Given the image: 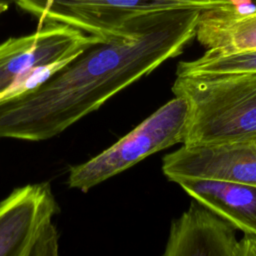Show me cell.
<instances>
[{
  "label": "cell",
  "instance_id": "6da1fadb",
  "mask_svg": "<svg viewBox=\"0 0 256 256\" xmlns=\"http://www.w3.org/2000/svg\"><path fill=\"white\" fill-rule=\"evenodd\" d=\"M203 9L141 13L99 38L41 84L0 98V139L41 141L100 108L123 89L182 53Z\"/></svg>",
  "mask_w": 256,
  "mask_h": 256
},
{
  "label": "cell",
  "instance_id": "7a4b0ae2",
  "mask_svg": "<svg viewBox=\"0 0 256 256\" xmlns=\"http://www.w3.org/2000/svg\"><path fill=\"white\" fill-rule=\"evenodd\" d=\"M172 92L190 107L183 144L256 138V72L176 76Z\"/></svg>",
  "mask_w": 256,
  "mask_h": 256
},
{
  "label": "cell",
  "instance_id": "3957f363",
  "mask_svg": "<svg viewBox=\"0 0 256 256\" xmlns=\"http://www.w3.org/2000/svg\"><path fill=\"white\" fill-rule=\"evenodd\" d=\"M189 118L187 99L175 95L113 145L90 160L70 167L69 187L87 192L146 157L175 144H183Z\"/></svg>",
  "mask_w": 256,
  "mask_h": 256
},
{
  "label": "cell",
  "instance_id": "277c9868",
  "mask_svg": "<svg viewBox=\"0 0 256 256\" xmlns=\"http://www.w3.org/2000/svg\"><path fill=\"white\" fill-rule=\"evenodd\" d=\"M58 212L49 183L14 189L0 202V256H57Z\"/></svg>",
  "mask_w": 256,
  "mask_h": 256
},
{
  "label": "cell",
  "instance_id": "5b68a950",
  "mask_svg": "<svg viewBox=\"0 0 256 256\" xmlns=\"http://www.w3.org/2000/svg\"><path fill=\"white\" fill-rule=\"evenodd\" d=\"M15 4L37 18L39 24H65L101 38L116 34L128 20L144 12L175 8H231L198 0H17Z\"/></svg>",
  "mask_w": 256,
  "mask_h": 256
},
{
  "label": "cell",
  "instance_id": "8992f818",
  "mask_svg": "<svg viewBox=\"0 0 256 256\" xmlns=\"http://www.w3.org/2000/svg\"><path fill=\"white\" fill-rule=\"evenodd\" d=\"M99 38L65 24L43 23L31 34L5 40L0 44V98L17 95L32 73L68 63Z\"/></svg>",
  "mask_w": 256,
  "mask_h": 256
},
{
  "label": "cell",
  "instance_id": "52a82bcc",
  "mask_svg": "<svg viewBox=\"0 0 256 256\" xmlns=\"http://www.w3.org/2000/svg\"><path fill=\"white\" fill-rule=\"evenodd\" d=\"M162 171L172 182L203 178L256 185V138L182 146L166 154Z\"/></svg>",
  "mask_w": 256,
  "mask_h": 256
},
{
  "label": "cell",
  "instance_id": "ba28073f",
  "mask_svg": "<svg viewBox=\"0 0 256 256\" xmlns=\"http://www.w3.org/2000/svg\"><path fill=\"white\" fill-rule=\"evenodd\" d=\"M237 228L193 199L172 222L165 256H240Z\"/></svg>",
  "mask_w": 256,
  "mask_h": 256
},
{
  "label": "cell",
  "instance_id": "9c48e42d",
  "mask_svg": "<svg viewBox=\"0 0 256 256\" xmlns=\"http://www.w3.org/2000/svg\"><path fill=\"white\" fill-rule=\"evenodd\" d=\"M175 183L244 234L256 235V185L203 178H181Z\"/></svg>",
  "mask_w": 256,
  "mask_h": 256
},
{
  "label": "cell",
  "instance_id": "30bf717a",
  "mask_svg": "<svg viewBox=\"0 0 256 256\" xmlns=\"http://www.w3.org/2000/svg\"><path fill=\"white\" fill-rule=\"evenodd\" d=\"M196 39L212 53H231L256 49V8L203 10L196 29Z\"/></svg>",
  "mask_w": 256,
  "mask_h": 256
},
{
  "label": "cell",
  "instance_id": "8fae6325",
  "mask_svg": "<svg viewBox=\"0 0 256 256\" xmlns=\"http://www.w3.org/2000/svg\"><path fill=\"white\" fill-rule=\"evenodd\" d=\"M256 72V49L231 53H205L190 61L179 62L176 76L220 75Z\"/></svg>",
  "mask_w": 256,
  "mask_h": 256
},
{
  "label": "cell",
  "instance_id": "7c38bea8",
  "mask_svg": "<svg viewBox=\"0 0 256 256\" xmlns=\"http://www.w3.org/2000/svg\"><path fill=\"white\" fill-rule=\"evenodd\" d=\"M198 1L220 3V4H223V5H227V6H230V7H235V8L240 9V6L244 5L249 0H198Z\"/></svg>",
  "mask_w": 256,
  "mask_h": 256
},
{
  "label": "cell",
  "instance_id": "4fadbf2b",
  "mask_svg": "<svg viewBox=\"0 0 256 256\" xmlns=\"http://www.w3.org/2000/svg\"><path fill=\"white\" fill-rule=\"evenodd\" d=\"M16 1L17 0H0V5H4L9 8L12 4H15Z\"/></svg>",
  "mask_w": 256,
  "mask_h": 256
},
{
  "label": "cell",
  "instance_id": "5bb4252c",
  "mask_svg": "<svg viewBox=\"0 0 256 256\" xmlns=\"http://www.w3.org/2000/svg\"><path fill=\"white\" fill-rule=\"evenodd\" d=\"M8 9V7L7 6H4V5H0V15L2 14V13H4L6 10Z\"/></svg>",
  "mask_w": 256,
  "mask_h": 256
}]
</instances>
